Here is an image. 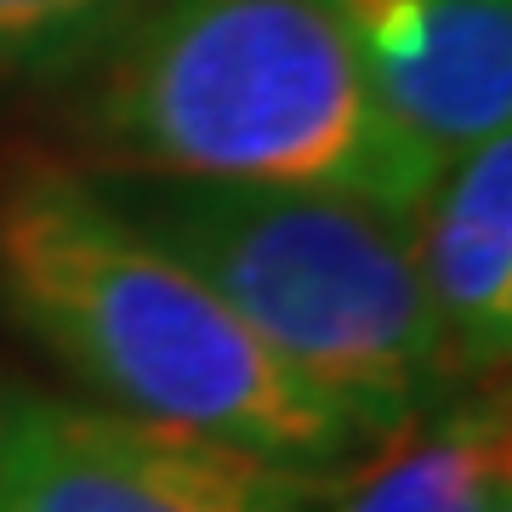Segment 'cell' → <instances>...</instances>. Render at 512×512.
<instances>
[{
	"instance_id": "cell-3",
	"label": "cell",
	"mask_w": 512,
	"mask_h": 512,
	"mask_svg": "<svg viewBox=\"0 0 512 512\" xmlns=\"http://www.w3.org/2000/svg\"><path fill=\"white\" fill-rule=\"evenodd\" d=\"M97 194L239 313L296 382L382 444L467 382L410 262V228L348 194L103 171Z\"/></svg>"
},
{
	"instance_id": "cell-4",
	"label": "cell",
	"mask_w": 512,
	"mask_h": 512,
	"mask_svg": "<svg viewBox=\"0 0 512 512\" xmlns=\"http://www.w3.org/2000/svg\"><path fill=\"white\" fill-rule=\"evenodd\" d=\"M330 490L336 473L109 404L12 399L0 416V512H308Z\"/></svg>"
},
{
	"instance_id": "cell-7",
	"label": "cell",
	"mask_w": 512,
	"mask_h": 512,
	"mask_svg": "<svg viewBox=\"0 0 512 512\" xmlns=\"http://www.w3.org/2000/svg\"><path fill=\"white\" fill-rule=\"evenodd\" d=\"M507 399H444L376 444L365 467L336 478V512H495L507 507Z\"/></svg>"
},
{
	"instance_id": "cell-9",
	"label": "cell",
	"mask_w": 512,
	"mask_h": 512,
	"mask_svg": "<svg viewBox=\"0 0 512 512\" xmlns=\"http://www.w3.org/2000/svg\"><path fill=\"white\" fill-rule=\"evenodd\" d=\"M6 404H12V399H6V393H0V416H6Z\"/></svg>"
},
{
	"instance_id": "cell-10",
	"label": "cell",
	"mask_w": 512,
	"mask_h": 512,
	"mask_svg": "<svg viewBox=\"0 0 512 512\" xmlns=\"http://www.w3.org/2000/svg\"><path fill=\"white\" fill-rule=\"evenodd\" d=\"M495 512H507V507H495Z\"/></svg>"
},
{
	"instance_id": "cell-8",
	"label": "cell",
	"mask_w": 512,
	"mask_h": 512,
	"mask_svg": "<svg viewBox=\"0 0 512 512\" xmlns=\"http://www.w3.org/2000/svg\"><path fill=\"white\" fill-rule=\"evenodd\" d=\"M137 12L143 0H0V80L63 69Z\"/></svg>"
},
{
	"instance_id": "cell-5",
	"label": "cell",
	"mask_w": 512,
	"mask_h": 512,
	"mask_svg": "<svg viewBox=\"0 0 512 512\" xmlns=\"http://www.w3.org/2000/svg\"><path fill=\"white\" fill-rule=\"evenodd\" d=\"M382 120L433 177L507 131L512 0H336Z\"/></svg>"
},
{
	"instance_id": "cell-2",
	"label": "cell",
	"mask_w": 512,
	"mask_h": 512,
	"mask_svg": "<svg viewBox=\"0 0 512 512\" xmlns=\"http://www.w3.org/2000/svg\"><path fill=\"white\" fill-rule=\"evenodd\" d=\"M80 131L109 171L348 194L410 217L439 183L393 137L336 0H160L97 69Z\"/></svg>"
},
{
	"instance_id": "cell-1",
	"label": "cell",
	"mask_w": 512,
	"mask_h": 512,
	"mask_svg": "<svg viewBox=\"0 0 512 512\" xmlns=\"http://www.w3.org/2000/svg\"><path fill=\"white\" fill-rule=\"evenodd\" d=\"M0 308L109 410L308 473L348 467L365 444L86 171L29 160L0 183Z\"/></svg>"
},
{
	"instance_id": "cell-6",
	"label": "cell",
	"mask_w": 512,
	"mask_h": 512,
	"mask_svg": "<svg viewBox=\"0 0 512 512\" xmlns=\"http://www.w3.org/2000/svg\"><path fill=\"white\" fill-rule=\"evenodd\" d=\"M410 262L467 376H490L512 348V137L467 148L404 217Z\"/></svg>"
}]
</instances>
